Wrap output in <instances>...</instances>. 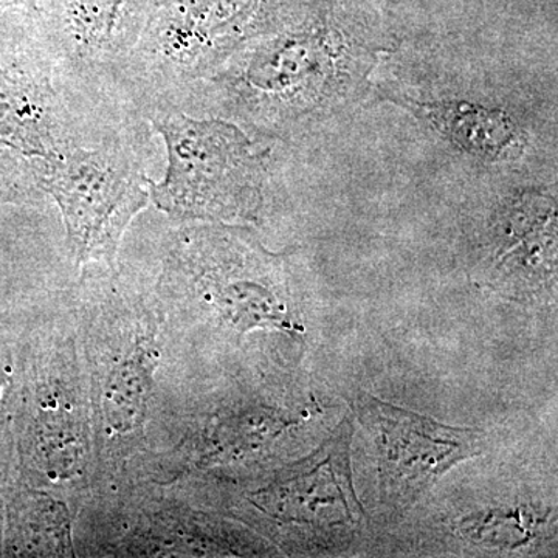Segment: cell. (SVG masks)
<instances>
[{"label": "cell", "mask_w": 558, "mask_h": 558, "mask_svg": "<svg viewBox=\"0 0 558 558\" xmlns=\"http://www.w3.org/2000/svg\"><path fill=\"white\" fill-rule=\"evenodd\" d=\"M396 39L366 0H303L278 27L250 39L175 109L238 124L267 145L363 100Z\"/></svg>", "instance_id": "obj_1"}, {"label": "cell", "mask_w": 558, "mask_h": 558, "mask_svg": "<svg viewBox=\"0 0 558 558\" xmlns=\"http://www.w3.org/2000/svg\"><path fill=\"white\" fill-rule=\"evenodd\" d=\"M81 363L89 391L95 488L140 480L156 454L165 318L153 293L121 270H81L76 288Z\"/></svg>", "instance_id": "obj_2"}, {"label": "cell", "mask_w": 558, "mask_h": 558, "mask_svg": "<svg viewBox=\"0 0 558 558\" xmlns=\"http://www.w3.org/2000/svg\"><path fill=\"white\" fill-rule=\"evenodd\" d=\"M154 299L163 314H202L234 332L293 330L289 270L244 226L172 222Z\"/></svg>", "instance_id": "obj_3"}, {"label": "cell", "mask_w": 558, "mask_h": 558, "mask_svg": "<svg viewBox=\"0 0 558 558\" xmlns=\"http://www.w3.org/2000/svg\"><path fill=\"white\" fill-rule=\"evenodd\" d=\"M154 137L142 113H128L89 145L32 160L40 193L60 208L70 256L80 270H120L124 234L150 205Z\"/></svg>", "instance_id": "obj_4"}, {"label": "cell", "mask_w": 558, "mask_h": 558, "mask_svg": "<svg viewBox=\"0 0 558 558\" xmlns=\"http://www.w3.org/2000/svg\"><path fill=\"white\" fill-rule=\"evenodd\" d=\"M303 0H146L120 75L124 105L143 117L175 109L234 51L289 20Z\"/></svg>", "instance_id": "obj_5"}, {"label": "cell", "mask_w": 558, "mask_h": 558, "mask_svg": "<svg viewBox=\"0 0 558 558\" xmlns=\"http://www.w3.org/2000/svg\"><path fill=\"white\" fill-rule=\"evenodd\" d=\"M167 148V171L150 204L172 222H258L274 180L275 146L238 124L178 109L146 116Z\"/></svg>", "instance_id": "obj_6"}, {"label": "cell", "mask_w": 558, "mask_h": 558, "mask_svg": "<svg viewBox=\"0 0 558 558\" xmlns=\"http://www.w3.org/2000/svg\"><path fill=\"white\" fill-rule=\"evenodd\" d=\"M25 462L33 487L84 501L95 484L94 425L76 333L50 328L33 348Z\"/></svg>", "instance_id": "obj_7"}, {"label": "cell", "mask_w": 558, "mask_h": 558, "mask_svg": "<svg viewBox=\"0 0 558 558\" xmlns=\"http://www.w3.org/2000/svg\"><path fill=\"white\" fill-rule=\"evenodd\" d=\"M78 556L218 557L253 550L226 523L194 508L163 484L124 483L92 490Z\"/></svg>", "instance_id": "obj_8"}, {"label": "cell", "mask_w": 558, "mask_h": 558, "mask_svg": "<svg viewBox=\"0 0 558 558\" xmlns=\"http://www.w3.org/2000/svg\"><path fill=\"white\" fill-rule=\"evenodd\" d=\"M381 100L405 110L444 145L472 165L513 168L526 163L535 146L523 109L459 84L376 81Z\"/></svg>", "instance_id": "obj_9"}, {"label": "cell", "mask_w": 558, "mask_h": 558, "mask_svg": "<svg viewBox=\"0 0 558 558\" xmlns=\"http://www.w3.org/2000/svg\"><path fill=\"white\" fill-rule=\"evenodd\" d=\"M146 0H38L36 17L65 83L110 113L135 112L121 100L120 75Z\"/></svg>", "instance_id": "obj_10"}, {"label": "cell", "mask_w": 558, "mask_h": 558, "mask_svg": "<svg viewBox=\"0 0 558 558\" xmlns=\"http://www.w3.org/2000/svg\"><path fill=\"white\" fill-rule=\"evenodd\" d=\"M354 411L376 447L380 502L389 509L410 508L450 469L487 447L481 429L450 427L369 395L355 399Z\"/></svg>", "instance_id": "obj_11"}, {"label": "cell", "mask_w": 558, "mask_h": 558, "mask_svg": "<svg viewBox=\"0 0 558 558\" xmlns=\"http://www.w3.org/2000/svg\"><path fill=\"white\" fill-rule=\"evenodd\" d=\"M352 427L348 418L310 457L278 470L250 490L245 501L258 519L284 531L315 535L352 534L363 509L352 484Z\"/></svg>", "instance_id": "obj_12"}, {"label": "cell", "mask_w": 558, "mask_h": 558, "mask_svg": "<svg viewBox=\"0 0 558 558\" xmlns=\"http://www.w3.org/2000/svg\"><path fill=\"white\" fill-rule=\"evenodd\" d=\"M484 277L502 289H539L556 281L557 197L550 186H510L487 223Z\"/></svg>", "instance_id": "obj_13"}, {"label": "cell", "mask_w": 558, "mask_h": 558, "mask_svg": "<svg viewBox=\"0 0 558 558\" xmlns=\"http://www.w3.org/2000/svg\"><path fill=\"white\" fill-rule=\"evenodd\" d=\"M14 513L13 549L22 556L76 557V515L64 495L31 488Z\"/></svg>", "instance_id": "obj_14"}]
</instances>
